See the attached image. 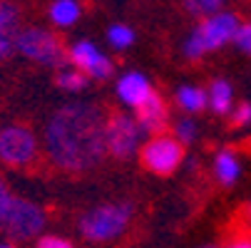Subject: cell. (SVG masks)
<instances>
[{"label": "cell", "mask_w": 251, "mask_h": 248, "mask_svg": "<svg viewBox=\"0 0 251 248\" xmlns=\"http://www.w3.org/2000/svg\"><path fill=\"white\" fill-rule=\"evenodd\" d=\"M38 248H73V243L60 238V236H43L38 241Z\"/></svg>", "instance_id": "603a6c76"}, {"label": "cell", "mask_w": 251, "mask_h": 248, "mask_svg": "<svg viewBox=\"0 0 251 248\" xmlns=\"http://www.w3.org/2000/svg\"><path fill=\"white\" fill-rule=\"evenodd\" d=\"M234 43H236V47H239L241 52L251 55V23L239 25V30H236V35H234Z\"/></svg>", "instance_id": "ffe728a7"}, {"label": "cell", "mask_w": 251, "mask_h": 248, "mask_svg": "<svg viewBox=\"0 0 251 248\" xmlns=\"http://www.w3.org/2000/svg\"><path fill=\"white\" fill-rule=\"evenodd\" d=\"M13 201H15V196L10 194V189H8V184L0 179V226H3V221L8 219V214H10V206H13Z\"/></svg>", "instance_id": "d6986e66"}, {"label": "cell", "mask_w": 251, "mask_h": 248, "mask_svg": "<svg viewBox=\"0 0 251 248\" xmlns=\"http://www.w3.org/2000/svg\"><path fill=\"white\" fill-rule=\"evenodd\" d=\"M80 18V5L73 3V0H57V3L50 5V20L60 27L73 25Z\"/></svg>", "instance_id": "5bb4252c"}, {"label": "cell", "mask_w": 251, "mask_h": 248, "mask_svg": "<svg viewBox=\"0 0 251 248\" xmlns=\"http://www.w3.org/2000/svg\"><path fill=\"white\" fill-rule=\"evenodd\" d=\"M214 171H217V176H219L222 184H234L236 176H239V161H236L234 152H229V149L219 152L217 164H214Z\"/></svg>", "instance_id": "9a60e30c"}, {"label": "cell", "mask_w": 251, "mask_h": 248, "mask_svg": "<svg viewBox=\"0 0 251 248\" xmlns=\"http://www.w3.org/2000/svg\"><path fill=\"white\" fill-rule=\"evenodd\" d=\"M184 149L172 136H154L142 147V164L154 174H172L182 164Z\"/></svg>", "instance_id": "ba28073f"}, {"label": "cell", "mask_w": 251, "mask_h": 248, "mask_svg": "<svg viewBox=\"0 0 251 248\" xmlns=\"http://www.w3.org/2000/svg\"><path fill=\"white\" fill-rule=\"evenodd\" d=\"M176 102H179V107L187 110V112H199V110L206 107L209 97L199 87H182V90L176 92Z\"/></svg>", "instance_id": "2e32d148"}, {"label": "cell", "mask_w": 251, "mask_h": 248, "mask_svg": "<svg viewBox=\"0 0 251 248\" xmlns=\"http://www.w3.org/2000/svg\"><path fill=\"white\" fill-rule=\"evenodd\" d=\"M18 8L0 3V60H5L15 50V38H18Z\"/></svg>", "instance_id": "7c38bea8"}, {"label": "cell", "mask_w": 251, "mask_h": 248, "mask_svg": "<svg viewBox=\"0 0 251 248\" xmlns=\"http://www.w3.org/2000/svg\"><path fill=\"white\" fill-rule=\"evenodd\" d=\"M0 248H13L10 243H0Z\"/></svg>", "instance_id": "484cf974"}, {"label": "cell", "mask_w": 251, "mask_h": 248, "mask_svg": "<svg viewBox=\"0 0 251 248\" xmlns=\"http://www.w3.org/2000/svg\"><path fill=\"white\" fill-rule=\"evenodd\" d=\"M167 122V107L164 102L159 99V94H150L145 99V104L137 107V124L142 132H159Z\"/></svg>", "instance_id": "30bf717a"}, {"label": "cell", "mask_w": 251, "mask_h": 248, "mask_svg": "<svg viewBox=\"0 0 251 248\" xmlns=\"http://www.w3.org/2000/svg\"><path fill=\"white\" fill-rule=\"evenodd\" d=\"M197 136V127L189 119H182L176 124V141H192Z\"/></svg>", "instance_id": "7402d4cb"}, {"label": "cell", "mask_w": 251, "mask_h": 248, "mask_svg": "<svg viewBox=\"0 0 251 248\" xmlns=\"http://www.w3.org/2000/svg\"><path fill=\"white\" fill-rule=\"evenodd\" d=\"M70 60L75 62V67L80 69L82 75H92L97 80H104L112 75V62L107 60L92 43H75L73 47H70Z\"/></svg>", "instance_id": "9c48e42d"}, {"label": "cell", "mask_w": 251, "mask_h": 248, "mask_svg": "<svg viewBox=\"0 0 251 248\" xmlns=\"http://www.w3.org/2000/svg\"><path fill=\"white\" fill-rule=\"evenodd\" d=\"M15 50L23 57H27L32 62H40V65H48V67H62V62L67 57L62 43L52 32H48L43 27L20 30L18 38H15Z\"/></svg>", "instance_id": "277c9868"}, {"label": "cell", "mask_w": 251, "mask_h": 248, "mask_svg": "<svg viewBox=\"0 0 251 248\" xmlns=\"http://www.w3.org/2000/svg\"><path fill=\"white\" fill-rule=\"evenodd\" d=\"M129 216H132L129 203H104L82 216L80 231L87 241H110L125 231Z\"/></svg>", "instance_id": "3957f363"}, {"label": "cell", "mask_w": 251, "mask_h": 248, "mask_svg": "<svg viewBox=\"0 0 251 248\" xmlns=\"http://www.w3.org/2000/svg\"><path fill=\"white\" fill-rule=\"evenodd\" d=\"M107 119L95 104H67L57 110L45 129V147L50 159L67 171H87L104 154Z\"/></svg>", "instance_id": "6da1fadb"}, {"label": "cell", "mask_w": 251, "mask_h": 248, "mask_svg": "<svg viewBox=\"0 0 251 248\" xmlns=\"http://www.w3.org/2000/svg\"><path fill=\"white\" fill-rule=\"evenodd\" d=\"M209 104H211V110L217 112V114H226L231 110V85L224 82V80H217L211 85L209 90Z\"/></svg>", "instance_id": "4fadbf2b"}, {"label": "cell", "mask_w": 251, "mask_h": 248, "mask_svg": "<svg viewBox=\"0 0 251 248\" xmlns=\"http://www.w3.org/2000/svg\"><path fill=\"white\" fill-rule=\"evenodd\" d=\"M229 248H251V243H249V241H239V243H234V246H229Z\"/></svg>", "instance_id": "d4e9b609"}, {"label": "cell", "mask_w": 251, "mask_h": 248, "mask_svg": "<svg viewBox=\"0 0 251 248\" xmlns=\"http://www.w3.org/2000/svg\"><path fill=\"white\" fill-rule=\"evenodd\" d=\"M3 228L13 236V238H32L45 228V214L38 203L25 201V199H15L10 206V214L3 221Z\"/></svg>", "instance_id": "52a82bcc"}, {"label": "cell", "mask_w": 251, "mask_h": 248, "mask_svg": "<svg viewBox=\"0 0 251 248\" xmlns=\"http://www.w3.org/2000/svg\"><path fill=\"white\" fill-rule=\"evenodd\" d=\"M139 139H142V129L137 119L127 114H115L107 119V127H104L107 154H112L117 159H129L139 147Z\"/></svg>", "instance_id": "8992f818"}, {"label": "cell", "mask_w": 251, "mask_h": 248, "mask_svg": "<svg viewBox=\"0 0 251 248\" xmlns=\"http://www.w3.org/2000/svg\"><path fill=\"white\" fill-rule=\"evenodd\" d=\"M187 8L192 13H206V18H211V13L217 15L222 3H217V0H192V3H187Z\"/></svg>", "instance_id": "44dd1931"}, {"label": "cell", "mask_w": 251, "mask_h": 248, "mask_svg": "<svg viewBox=\"0 0 251 248\" xmlns=\"http://www.w3.org/2000/svg\"><path fill=\"white\" fill-rule=\"evenodd\" d=\"M236 124H249L251 122V104H239V110H236V117H234Z\"/></svg>", "instance_id": "cb8c5ba5"}, {"label": "cell", "mask_w": 251, "mask_h": 248, "mask_svg": "<svg viewBox=\"0 0 251 248\" xmlns=\"http://www.w3.org/2000/svg\"><path fill=\"white\" fill-rule=\"evenodd\" d=\"M117 94L125 104H129V107H139V104H145V99L152 94V87L139 72H127L117 82Z\"/></svg>", "instance_id": "8fae6325"}, {"label": "cell", "mask_w": 251, "mask_h": 248, "mask_svg": "<svg viewBox=\"0 0 251 248\" xmlns=\"http://www.w3.org/2000/svg\"><path fill=\"white\" fill-rule=\"evenodd\" d=\"M38 157V139L27 127L0 129V161L8 166H27Z\"/></svg>", "instance_id": "5b68a950"}, {"label": "cell", "mask_w": 251, "mask_h": 248, "mask_svg": "<svg viewBox=\"0 0 251 248\" xmlns=\"http://www.w3.org/2000/svg\"><path fill=\"white\" fill-rule=\"evenodd\" d=\"M57 85L62 90H70V92H77L87 85V77L80 72V69H60V75H57Z\"/></svg>", "instance_id": "e0dca14e"}, {"label": "cell", "mask_w": 251, "mask_h": 248, "mask_svg": "<svg viewBox=\"0 0 251 248\" xmlns=\"http://www.w3.org/2000/svg\"><path fill=\"white\" fill-rule=\"evenodd\" d=\"M107 38H110V43H112L115 47L125 50V47H129V45L134 43V32H132L127 25H112L110 32H107Z\"/></svg>", "instance_id": "ac0fdd59"}, {"label": "cell", "mask_w": 251, "mask_h": 248, "mask_svg": "<svg viewBox=\"0 0 251 248\" xmlns=\"http://www.w3.org/2000/svg\"><path fill=\"white\" fill-rule=\"evenodd\" d=\"M236 30H239V20H236L234 13H217V15H211V18H204L197 25V30L192 32V38L187 40L184 52H187V57L197 60L204 52L217 50L224 43L234 40Z\"/></svg>", "instance_id": "7a4b0ae2"}]
</instances>
